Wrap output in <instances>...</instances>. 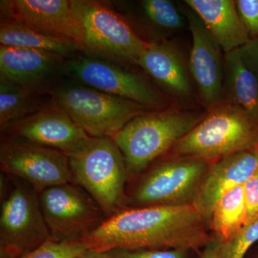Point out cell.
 <instances>
[{
    "label": "cell",
    "instance_id": "cell-4",
    "mask_svg": "<svg viewBox=\"0 0 258 258\" xmlns=\"http://www.w3.org/2000/svg\"><path fill=\"white\" fill-rule=\"evenodd\" d=\"M81 32L79 50L105 60L137 64L148 42L106 2L72 0Z\"/></svg>",
    "mask_w": 258,
    "mask_h": 258
},
{
    "label": "cell",
    "instance_id": "cell-21",
    "mask_svg": "<svg viewBox=\"0 0 258 258\" xmlns=\"http://www.w3.org/2000/svg\"><path fill=\"white\" fill-rule=\"evenodd\" d=\"M247 225L244 184L224 195L212 210L208 226L221 242L228 240Z\"/></svg>",
    "mask_w": 258,
    "mask_h": 258
},
{
    "label": "cell",
    "instance_id": "cell-9",
    "mask_svg": "<svg viewBox=\"0 0 258 258\" xmlns=\"http://www.w3.org/2000/svg\"><path fill=\"white\" fill-rule=\"evenodd\" d=\"M51 240H81L98 229L107 217L101 207L74 183L51 186L39 194Z\"/></svg>",
    "mask_w": 258,
    "mask_h": 258
},
{
    "label": "cell",
    "instance_id": "cell-14",
    "mask_svg": "<svg viewBox=\"0 0 258 258\" xmlns=\"http://www.w3.org/2000/svg\"><path fill=\"white\" fill-rule=\"evenodd\" d=\"M0 5L2 17L47 36L73 42L79 50L81 32L72 0H4Z\"/></svg>",
    "mask_w": 258,
    "mask_h": 258
},
{
    "label": "cell",
    "instance_id": "cell-31",
    "mask_svg": "<svg viewBox=\"0 0 258 258\" xmlns=\"http://www.w3.org/2000/svg\"><path fill=\"white\" fill-rule=\"evenodd\" d=\"M74 258H117L114 251H108V252H98V251L87 250L79 254Z\"/></svg>",
    "mask_w": 258,
    "mask_h": 258
},
{
    "label": "cell",
    "instance_id": "cell-3",
    "mask_svg": "<svg viewBox=\"0 0 258 258\" xmlns=\"http://www.w3.org/2000/svg\"><path fill=\"white\" fill-rule=\"evenodd\" d=\"M258 146V123L240 107L222 101L209 109L171 150L179 157L215 161Z\"/></svg>",
    "mask_w": 258,
    "mask_h": 258
},
{
    "label": "cell",
    "instance_id": "cell-28",
    "mask_svg": "<svg viewBox=\"0 0 258 258\" xmlns=\"http://www.w3.org/2000/svg\"><path fill=\"white\" fill-rule=\"evenodd\" d=\"M247 225L258 220V171L244 184Z\"/></svg>",
    "mask_w": 258,
    "mask_h": 258
},
{
    "label": "cell",
    "instance_id": "cell-1",
    "mask_svg": "<svg viewBox=\"0 0 258 258\" xmlns=\"http://www.w3.org/2000/svg\"><path fill=\"white\" fill-rule=\"evenodd\" d=\"M207 226L191 205L123 209L81 240L86 248L98 252L181 249L199 252L214 237Z\"/></svg>",
    "mask_w": 258,
    "mask_h": 258
},
{
    "label": "cell",
    "instance_id": "cell-5",
    "mask_svg": "<svg viewBox=\"0 0 258 258\" xmlns=\"http://www.w3.org/2000/svg\"><path fill=\"white\" fill-rule=\"evenodd\" d=\"M69 159L74 184L96 202L107 218L124 209L129 174L124 157L113 139L93 137Z\"/></svg>",
    "mask_w": 258,
    "mask_h": 258
},
{
    "label": "cell",
    "instance_id": "cell-2",
    "mask_svg": "<svg viewBox=\"0 0 258 258\" xmlns=\"http://www.w3.org/2000/svg\"><path fill=\"white\" fill-rule=\"evenodd\" d=\"M206 113L164 109L134 118L112 138L135 175L172 149L205 118Z\"/></svg>",
    "mask_w": 258,
    "mask_h": 258
},
{
    "label": "cell",
    "instance_id": "cell-20",
    "mask_svg": "<svg viewBox=\"0 0 258 258\" xmlns=\"http://www.w3.org/2000/svg\"><path fill=\"white\" fill-rule=\"evenodd\" d=\"M0 45L48 51L64 57L79 50L73 42L47 36L4 17L0 24Z\"/></svg>",
    "mask_w": 258,
    "mask_h": 258
},
{
    "label": "cell",
    "instance_id": "cell-26",
    "mask_svg": "<svg viewBox=\"0 0 258 258\" xmlns=\"http://www.w3.org/2000/svg\"><path fill=\"white\" fill-rule=\"evenodd\" d=\"M235 5L249 39H258V0H237Z\"/></svg>",
    "mask_w": 258,
    "mask_h": 258
},
{
    "label": "cell",
    "instance_id": "cell-29",
    "mask_svg": "<svg viewBox=\"0 0 258 258\" xmlns=\"http://www.w3.org/2000/svg\"><path fill=\"white\" fill-rule=\"evenodd\" d=\"M239 50L244 63L258 76V39L249 40Z\"/></svg>",
    "mask_w": 258,
    "mask_h": 258
},
{
    "label": "cell",
    "instance_id": "cell-13",
    "mask_svg": "<svg viewBox=\"0 0 258 258\" xmlns=\"http://www.w3.org/2000/svg\"><path fill=\"white\" fill-rule=\"evenodd\" d=\"M192 36L188 66L199 96L208 109L223 101L224 60L222 48L193 10L186 13Z\"/></svg>",
    "mask_w": 258,
    "mask_h": 258
},
{
    "label": "cell",
    "instance_id": "cell-18",
    "mask_svg": "<svg viewBox=\"0 0 258 258\" xmlns=\"http://www.w3.org/2000/svg\"><path fill=\"white\" fill-rule=\"evenodd\" d=\"M203 20L225 53L240 49L250 40L232 0H186Z\"/></svg>",
    "mask_w": 258,
    "mask_h": 258
},
{
    "label": "cell",
    "instance_id": "cell-33",
    "mask_svg": "<svg viewBox=\"0 0 258 258\" xmlns=\"http://www.w3.org/2000/svg\"><path fill=\"white\" fill-rule=\"evenodd\" d=\"M256 151H257V154H258V146H257V149H256Z\"/></svg>",
    "mask_w": 258,
    "mask_h": 258
},
{
    "label": "cell",
    "instance_id": "cell-7",
    "mask_svg": "<svg viewBox=\"0 0 258 258\" xmlns=\"http://www.w3.org/2000/svg\"><path fill=\"white\" fill-rule=\"evenodd\" d=\"M51 240L39 194L15 183L1 204L0 258H20Z\"/></svg>",
    "mask_w": 258,
    "mask_h": 258
},
{
    "label": "cell",
    "instance_id": "cell-16",
    "mask_svg": "<svg viewBox=\"0 0 258 258\" xmlns=\"http://www.w3.org/2000/svg\"><path fill=\"white\" fill-rule=\"evenodd\" d=\"M258 171L256 149L232 154L214 161L199 187L191 205L208 225L218 200L239 185L244 184Z\"/></svg>",
    "mask_w": 258,
    "mask_h": 258
},
{
    "label": "cell",
    "instance_id": "cell-25",
    "mask_svg": "<svg viewBox=\"0 0 258 258\" xmlns=\"http://www.w3.org/2000/svg\"><path fill=\"white\" fill-rule=\"evenodd\" d=\"M87 249L81 240H50L20 258H74Z\"/></svg>",
    "mask_w": 258,
    "mask_h": 258
},
{
    "label": "cell",
    "instance_id": "cell-32",
    "mask_svg": "<svg viewBox=\"0 0 258 258\" xmlns=\"http://www.w3.org/2000/svg\"><path fill=\"white\" fill-rule=\"evenodd\" d=\"M247 258H258V251Z\"/></svg>",
    "mask_w": 258,
    "mask_h": 258
},
{
    "label": "cell",
    "instance_id": "cell-27",
    "mask_svg": "<svg viewBox=\"0 0 258 258\" xmlns=\"http://www.w3.org/2000/svg\"><path fill=\"white\" fill-rule=\"evenodd\" d=\"M117 258H188L189 252L186 249H140L127 250L114 249Z\"/></svg>",
    "mask_w": 258,
    "mask_h": 258
},
{
    "label": "cell",
    "instance_id": "cell-30",
    "mask_svg": "<svg viewBox=\"0 0 258 258\" xmlns=\"http://www.w3.org/2000/svg\"><path fill=\"white\" fill-rule=\"evenodd\" d=\"M221 241L214 236L211 242L203 249L200 258H216Z\"/></svg>",
    "mask_w": 258,
    "mask_h": 258
},
{
    "label": "cell",
    "instance_id": "cell-11",
    "mask_svg": "<svg viewBox=\"0 0 258 258\" xmlns=\"http://www.w3.org/2000/svg\"><path fill=\"white\" fill-rule=\"evenodd\" d=\"M2 132L12 138L56 149L69 157L81 152L93 138L56 101L45 103L38 111L13 122Z\"/></svg>",
    "mask_w": 258,
    "mask_h": 258
},
{
    "label": "cell",
    "instance_id": "cell-10",
    "mask_svg": "<svg viewBox=\"0 0 258 258\" xmlns=\"http://www.w3.org/2000/svg\"><path fill=\"white\" fill-rule=\"evenodd\" d=\"M0 166L20 178L37 193L56 185L74 183L69 157L56 149L3 134Z\"/></svg>",
    "mask_w": 258,
    "mask_h": 258
},
{
    "label": "cell",
    "instance_id": "cell-8",
    "mask_svg": "<svg viewBox=\"0 0 258 258\" xmlns=\"http://www.w3.org/2000/svg\"><path fill=\"white\" fill-rule=\"evenodd\" d=\"M210 164L191 157L162 161L140 180L131 202L137 208L191 205Z\"/></svg>",
    "mask_w": 258,
    "mask_h": 258
},
{
    "label": "cell",
    "instance_id": "cell-6",
    "mask_svg": "<svg viewBox=\"0 0 258 258\" xmlns=\"http://www.w3.org/2000/svg\"><path fill=\"white\" fill-rule=\"evenodd\" d=\"M52 96L72 119L94 138L112 139L134 118L152 111L136 102L86 86L60 88Z\"/></svg>",
    "mask_w": 258,
    "mask_h": 258
},
{
    "label": "cell",
    "instance_id": "cell-12",
    "mask_svg": "<svg viewBox=\"0 0 258 258\" xmlns=\"http://www.w3.org/2000/svg\"><path fill=\"white\" fill-rule=\"evenodd\" d=\"M68 70L88 87L136 102L152 111L166 109L165 97L147 79L111 62L79 57L69 62Z\"/></svg>",
    "mask_w": 258,
    "mask_h": 258
},
{
    "label": "cell",
    "instance_id": "cell-15",
    "mask_svg": "<svg viewBox=\"0 0 258 258\" xmlns=\"http://www.w3.org/2000/svg\"><path fill=\"white\" fill-rule=\"evenodd\" d=\"M64 58L48 51L0 45V82L35 93L43 92Z\"/></svg>",
    "mask_w": 258,
    "mask_h": 258
},
{
    "label": "cell",
    "instance_id": "cell-22",
    "mask_svg": "<svg viewBox=\"0 0 258 258\" xmlns=\"http://www.w3.org/2000/svg\"><path fill=\"white\" fill-rule=\"evenodd\" d=\"M39 93L15 85L0 82V127L4 130L13 122L38 111L44 104L37 99Z\"/></svg>",
    "mask_w": 258,
    "mask_h": 258
},
{
    "label": "cell",
    "instance_id": "cell-23",
    "mask_svg": "<svg viewBox=\"0 0 258 258\" xmlns=\"http://www.w3.org/2000/svg\"><path fill=\"white\" fill-rule=\"evenodd\" d=\"M142 5L147 20L158 28L178 30L184 25L182 17L170 1L144 0Z\"/></svg>",
    "mask_w": 258,
    "mask_h": 258
},
{
    "label": "cell",
    "instance_id": "cell-24",
    "mask_svg": "<svg viewBox=\"0 0 258 258\" xmlns=\"http://www.w3.org/2000/svg\"><path fill=\"white\" fill-rule=\"evenodd\" d=\"M258 241V220L245 226L228 240L221 242L216 258H244Z\"/></svg>",
    "mask_w": 258,
    "mask_h": 258
},
{
    "label": "cell",
    "instance_id": "cell-19",
    "mask_svg": "<svg viewBox=\"0 0 258 258\" xmlns=\"http://www.w3.org/2000/svg\"><path fill=\"white\" fill-rule=\"evenodd\" d=\"M223 101L240 107L258 123V76L244 63L239 49L225 55Z\"/></svg>",
    "mask_w": 258,
    "mask_h": 258
},
{
    "label": "cell",
    "instance_id": "cell-17",
    "mask_svg": "<svg viewBox=\"0 0 258 258\" xmlns=\"http://www.w3.org/2000/svg\"><path fill=\"white\" fill-rule=\"evenodd\" d=\"M137 64L171 96L187 98L192 94L189 66L174 42L167 40L148 42Z\"/></svg>",
    "mask_w": 258,
    "mask_h": 258
}]
</instances>
